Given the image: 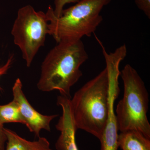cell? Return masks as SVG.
<instances>
[{"label": "cell", "instance_id": "cell-1", "mask_svg": "<svg viewBox=\"0 0 150 150\" xmlns=\"http://www.w3.org/2000/svg\"><path fill=\"white\" fill-rule=\"evenodd\" d=\"M57 43L42 62L37 88L46 92L58 91L71 98V88L82 76L80 67L88 56L81 40Z\"/></svg>", "mask_w": 150, "mask_h": 150}, {"label": "cell", "instance_id": "cell-2", "mask_svg": "<svg viewBox=\"0 0 150 150\" xmlns=\"http://www.w3.org/2000/svg\"><path fill=\"white\" fill-rule=\"evenodd\" d=\"M109 91V77L105 68L75 93L70 102L77 130H83L100 140L108 116Z\"/></svg>", "mask_w": 150, "mask_h": 150}, {"label": "cell", "instance_id": "cell-3", "mask_svg": "<svg viewBox=\"0 0 150 150\" xmlns=\"http://www.w3.org/2000/svg\"><path fill=\"white\" fill-rule=\"evenodd\" d=\"M111 0H80L75 5L63 10L59 17L53 8L46 13L48 21V35L57 43L65 40H79L90 37L103 21L100 12Z\"/></svg>", "mask_w": 150, "mask_h": 150}, {"label": "cell", "instance_id": "cell-4", "mask_svg": "<svg viewBox=\"0 0 150 150\" xmlns=\"http://www.w3.org/2000/svg\"><path fill=\"white\" fill-rule=\"evenodd\" d=\"M120 75L124 92L115 109L118 131L135 130L150 139V124L147 115L149 94L144 82L129 64L125 66Z\"/></svg>", "mask_w": 150, "mask_h": 150}, {"label": "cell", "instance_id": "cell-5", "mask_svg": "<svg viewBox=\"0 0 150 150\" xmlns=\"http://www.w3.org/2000/svg\"><path fill=\"white\" fill-rule=\"evenodd\" d=\"M11 34L14 43L19 48L28 67L41 47L48 34V21L46 13L37 11L30 5L18 10Z\"/></svg>", "mask_w": 150, "mask_h": 150}, {"label": "cell", "instance_id": "cell-6", "mask_svg": "<svg viewBox=\"0 0 150 150\" xmlns=\"http://www.w3.org/2000/svg\"><path fill=\"white\" fill-rule=\"evenodd\" d=\"M109 82V108L106 125L100 139V150H118V129L114 103L119 94L118 77L120 75L118 65L112 64L106 68Z\"/></svg>", "mask_w": 150, "mask_h": 150}, {"label": "cell", "instance_id": "cell-7", "mask_svg": "<svg viewBox=\"0 0 150 150\" xmlns=\"http://www.w3.org/2000/svg\"><path fill=\"white\" fill-rule=\"evenodd\" d=\"M12 93L13 100L18 105L25 125L30 132L38 138L40 137L41 130L51 131V122L58 115H43L35 110L26 98L23 91L22 83L19 78L16 79L13 86Z\"/></svg>", "mask_w": 150, "mask_h": 150}, {"label": "cell", "instance_id": "cell-8", "mask_svg": "<svg viewBox=\"0 0 150 150\" xmlns=\"http://www.w3.org/2000/svg\"><path fill=\"white\" fill-rule=\"evenodd\" d=\"M70 98L59 96L57 97V104L62 110L56 128L60 131V135L55 144L57 150H79L76 142V133L77 129L73 120Z\"/></svg>", "mask_w": 150, "mask_h": 150}, {"label": "cell", "instance_id": "cell-9", "mask_svg": "<svg viewBox=\"0 0 150 150\" xmlns=\"http://www.w3.org/2000/svg\"><path fill=\"white\" fill-rule=\"evenodd\" d=\"M4 130L7 137L6 150H53L44 137H39L36 141H30L11 129L4 128Z\"/></svg>", "mask_w": 150, "mask_h": 150}, {"label": "cell", "instance_id": "cell-10", "mask_svg": "<svg viewBox=\"0 0 150 150\" xmlns=\"http://www.w3.org/2000/svg\"><path fill=\"white\" fill-rule=\"evenodd\" d=\"M118 147L122 150H150V139L135 130L120 132Z\"/></svg>", "mask_w": 150, "mask_h": 150}, {"label": "cell", "instance_id": "cell-11", "mask_svg": "<svg viewBox=\"0 0 150 150\" xmlns=\"http://www.w3.org/2000/svg\"><path fill=\"white\" fill-rule=\"evenodd\" d=\"M17 123L24 124L18 105L13 100L10 102L4 105H0V123Z\"/></svg>", "mask_w": 150, "mask_h": 150}, {"label": "cell", "instance_id": "cell-12", "mask_svg": "<svg viewBox=\"0 0 150 150\" xmlns=\"http://www.w3.org/2000/svg\"><path fill=\"white\" fill-rule=\"evenodd\" d=\"M80 0H54L55 7L53 8L54 15L59 17L62 15L64 8L66 4L70 3H77Z\"/></svg>", "mask_w": 150, "mask_h": 150}, {"label": "cell", "instance_id": "cell-13", "mask_svg": "<svg viewBox=\"0 0 150 150\" xmlns=\"http://www.w3.org/2000/svg\"><path fill=\"white\" fill-rule=\"evenodd\" d=\"M135 4L140 10L150 18V0H134Z\"/></svg>", "mask_w": 150, "mask_h": 150}, {"label": "cell", "instance_id": "cell-14", "mask_svg": "<svg viewBox=\"0 0 150 150\" xmlns=\"http://www.w3.org/2000/svg\"><path fill=\"white\" fill-rule=\"evenodd\" d=\"M14 60V55H11L10 57L8 59L7 61L4 65L0 67V77L3 75L6 74L8 71L10 69L11 65H12ZM0 87V90H1Z\"/></svg>", "mask_w": 150, "mask_h": 150}, {"label": "cell", "instance_id": "cell-15", "mask_svg": "<svg viewBox=\"0 0 150 150\" xmlns=\"http://www.w3.org/2000/svg\"><path fill=\"white\" fill-rule=\"evenodd\" d=\"M4 125L0 123V150H6L7 137Z\"/></svg>", "mask_w": 150, "mask_h": 150}]
</instances>
